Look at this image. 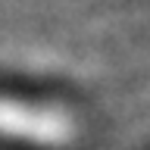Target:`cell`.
I'll return each mask as SVG.
<instances>
[{
    "label": "cell",
    "mask_w": 150,
    "mask_h": 150,
    "mask_svg": "<svg viewBox=\"0 0 150 150\" xmlns=\"http://www.w3.org/2000/svg\"><path fill=\"white\" fill-rule=\"evenodd\" d=\"M0 134L38 141V144H59L69 138V122L50 110H31L0 100Z\"/></svg>",
    "instance_id": "cell-1"
}]
</instances>
